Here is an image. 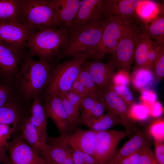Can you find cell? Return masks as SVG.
Listing matches in <instances>:
<instances>
[{
    "label": "cell",
    "mask_w": 164,
    "mask_h": 164,
    "mask_svg": "<svg viewBox=\"0 0 164 164\" xmlns=\"http://www.w3.org/2000/svg\"><path fill=\"white\" fill-rule=\"evenodd\" d=\"M98 100L87 96L84 97L80 108V116L87 113L94 106Z\"/></svg>",
    "instance_id": "40"
},
{
    "label": "cell",
    "mask_w": 164,
    "mask_h": 164,
    "mask_svg": "<svg viewBox=\"0 0 164 164\" xmlns=\"http://www.w3.org/2000/svg\"><path fill=\"white\" fill-rule=\"evenodd\" d=\"M20 0H0V23L20 22Z\"/></svg>",
    "instance_id": "23"
},
{
    "label": "cell",
    "mask_w": 164,
    "mask_h": 164,
    "mask_svg": "<svg viewBox=\"0 0 164 164\" xmlns=\"http://www.w3.org/2000/svg\"><path fill=\"white\" fill-rule=\"evenodd\" d=\"M20 136L35 151L41 155L46 149V144L42 141L36 130L28 118L25 119L20 127Z\"/></svg>",
    "instance_id": "20"
},
{
    "label": "cell",
    "mask_w": 164,
    "mask_h": 164,
    "mask_svg": "<svg viewBox=\"0 0 164 164\" xmlns=\"http://www.w3.org/2000/svg\"><path fill=\"white\" fill-rule=\"evenodd\" d=\"M20 1V22L23 24L36 30L60 27L53 0Z\"/></svg>",
    "instance_id": "4"
},
{
    "label": "cell",
    "mask_w": 164,
    "mask_h": 164,
    "mask_svg": "<svg viewBox=\"0 0 164 164\" xmlns=\"http://www.w3.org/2000/svg\"><path fill=\"white\" fill-rule=\"evenodd\" d=\"M130 77L134 87L141 91L148 89L156 79L153 70L148 67L134 69Z\"/></svg>",
    "instance_id": "22"
},
{
    "label": "cell",
    "mask_w": 164,
    "mask_h": 164,
    "mask_svg": "<svg viewBox=\"0 0 164 164\" xmlns=\"http://www.w3.org/2000/svg\"><path fill=\"white\" fill-rule=\"evenodd\" d=\"M101 1V0H80L78 12L70 29L97 20Z\"/></svg>",
    "instance_id": "19"
},
{
    "label": "cell",
    "mask_w": 164,
    "mask_h": 164,
    "mask_svg": "<svg viewBox=\"0 0 164 164\" xmlns=\"http://www.w3.org/2000/svg\"><path fill=\"white\" fill-rule=\"evenodd\" d=\"M142 31L138 25H128L115 50L110 54L109 63L115 70H124L130 74L135 48Z\"/></svg>",
    "instance_id": "6"
},
{
    "label": "cell",
    "mask_w": 164,
    "mask_h": 164,
    "mask_svg": "<svg viewBox=\"0 0 164 164\" xmlns=\"http://www.w3.org/2000/svg\"><path fill=\"white\" fill-rule=\"evenodd\" d=\"M72 156L74 164H83L84 159V153L77 150H73Z\"/></svg>",
    "instance_id": "47"
},
{
    "label": "cell",
    "mask_w": 164,
    "mask_h": 164,
    "mask_svg": "<svg viewBox=\"0 0 164 164\" xmlns=\"http://www.w3.org/2000/svg\"><path fill=\"white\" fill-rule=\"evenodd\" d=\"M132 133L114 130L97 132L96 144L92 156L98 164H108L116 153L121 141Z\"/></svg>",
    "instance_id": "8"
},
{
    "label": "cell",
    "mask_w": 164,
    "mask_h": 164,
    "mask_svg": "<svg viewBox=\"0 0 164 164\" xmlns=\"http://www.w3.org/2000/svg\"><path fill=\"white\" fill-rule=\"evenodd\" d=\"M118 124H121L118 118L113 114L107 112L97 118L85 124L84 125L96 132L108 130Z\"/></svg>",
    "instance_id": "26"
},
{
    "label": "cell",
    "mask_w": 164,
    "mask_h": 164,
    "mask_svg": "<svg viewBox=\"0 0 164 164\" xmlns=\"http://www.w3.org/2000/svg\"><path fill=\"white\" fill-rule=\"evenodd\" d=\"M19 70L21 88L28 97L38 96L50 81L54 68L50 61L24 55Z\"/></svg>",
    "instance_id": "2"
},
{
    "label": "cell",
    "mask_w": 164,
    "mask_h": 164,
    "mask_svg": "<svg viewBox=\"0 0 164 164\" xmlns=\"http://www.w3.org/2000/svg\"><path fill=\"white\" fill-rule=\"evenodd\" d=\"M42 157L44 159L46 164H57L46 156Z\"/></svg>",
    "instance_id": "51"
},
{
    "label": "cell",
    "mask_w": 164,
    "mask_h": 164,
    "mask_svg": "<svg viewBox=\"0 0 164 164\" xmlns=\"http://www.w3.org/2000/svg\"><path fill=\"white\" fill-rule=\"evenodd\" d=\"M154 43L142 31L139 36L135 50L134 69L148 67L147 55L149 49Z\"/></svg>",
    "instance_id": "24"
},
{
    "label": "cell",
    "mask_w": 164,
    "mask_h": 164,
    "mask_svg": "<svg viewBox=\"0 0 164 164\" xmlns=\"http://www.w3.org/2000/svg\"><path fill=\"white\" fill-rule=\"evenodd\" d=\"M130 74L124 70L116 72L112 78V84L128 87L131 82Z\"/></svg>",
    "instance_id": "37"
},
{
    "label": "cell",
    "mask_w": 164,
    "mask_h": 164,
    "mask_svg": "<svg viewBox=\"0 0 164 164\" xmlns=\"http://www.w3.org/2000/svg\"><path fill=\"white\" fill-rule=\"evenodd\" d=\"M10 125L0 123V148L5 151L6 150L11 134L16 128Z\"/></svg>",
    "instance_id": "35"
},
{
    "label": "cell",
    "mask_w": 164,
    "mask_h": 164,
    "mask_svg": "<svg viewBox=\"0 0 164 164\" xmlns=\"http://www.w3.org/2000/svg\"><path fill=\"white\" fill-rule=\"evenodd\" d=\"M144 0H106L109 11L115 15H120L127 24L138 25L141 19L137 14V9Z\"/></svg>",
    "instance_id": "14"
},
{
    "label": "cell",
    "mask_w": 164,
    "mask_h": 164,
    "mask_svg": "<svg viewBox=\"0 0 164 164\" xmlns=\"http://www.w3.org/2000/svg\"><path fill=\"white\" fill-rule=\"evenodd\" d=\"M146 105L149 109L150 116L155 118L161 116L164 112V108L162 104L158 101Z\"/></svg>",
    "instance_id": "42"
},
{
    "label": "cell",
    "mask_w": 164,
    "mask_h": 164,
    "mask_svg": "<svg viewBox=\"0 0 164 164\" xmlns=\"http://www.w3.org/2000/svg\"><path fill=\"white\" fill-rule=\"evenodd\" d=\"M71 90L84 97L88 96L84 85L78 79L73 84Z\"/></svg>",
    "instance_id": "46"
},
{
    "label": "cell",
    "mask_w": 164,
    "mask_h": 164,
    "mask_svg": "<svg viewBox=\"0 0 164 164\" xmlns=\"http://www.w3.org/2000/svg\"><path fill=\"white\" fill-rule=\"evenodd\" d=\"M77 79L84 85L88 96L100 100V90L87 70L83 65L81 68Z\"/></svg>",
    "instance_id": "28"
},
{
    "label": "cell",
    "mask_w": 164,
    "mask_h": 164,
    "mask_svg": "<svg viewBox=\"0 0 164 164\" xmlns=\"http://www.w3.org/2000/svg\"><path fill=\"white\" fill-rule=\"evenodd\" d=\"M145 142L142 134L138 132L124 145L108 164H119L123 158L139 149Z\"/></svg>",
    "instance_id": "25"
},
{
    "label": "cell",
    "mask_w": 164,
    "mask_h": 164,
    "mask_svg": "<svg viewBox=\"0 0 164 164\" xmlns=\"http://www.w3.org/2000/svg\"><path fill=\"white\" fill-rule=\"evenodd\" d=\"M47 117L44 108L38 96L33 98L30 109L29 121L38 132L42 142L46 143Z\"/></svg>",
    "instance_id": "18"
},
{
    "label": "cell",
    "mask_w": 164,
    "mask_h": 164,
    "mask_svg": "<svg viewBox=\"0 0 164 164\" xmlns=\"http://www.w3.org/2000/svg\"><path fill=\"white\" fill-rule=\"evenodd\" d=\"M36 30L19 22L0 23V43L16 51L24 53L28 38Z\"/></svg>",
    "instance_id": "9"
},
{
    "label": "cell",
    "mask_w": 164,
    "mask_h": 164,
    "mask_svg": "<svg viewBox=\"0 0 164 164\" xmlns=\"http://www.w3.org/2000/svg\"><path fill=\"white\" fill-rule=\"evenodd\" d=\"M164 46L157 45L154 43L149 49L147 55V67L153 70L154 62L162 47Z\"/></svg>",
    "instance_id": "38"
},
{
    "label": "cell",
    "mask_w": 164,
    "mask_h": 164,
    "mask_svg": "<svg viewBox=\"0 0 164 164\" xmlns=\"http://www.w3.org/2000/svg\"><path fill=\"white\" fill-rule=\"evenodd\" d=\"M100 99L104 104L107 112L117 116L126 131L132 133L137 131L135 121L128 116L129 106L111 89L104 91H100Z\"/></svg>",
    "instance_id": "10"
},
{
    "label": "cell",
    "mask_w": 164,
    "mask_h": 164,
    "mask_svg": "<svg viewBox=\"0 0 164 164\" xmlns=\"http://www.w3.org/2000/svg\"><path fill=\"white\" fill-rule=\"evenodd\" d=\"M128 114L132 120L143 121L150 116L148 107L143 103H134L129 107Z\"/></svg>",
    "instance_id": "30"
},
{
    "label": "cell",
    "mask_w": 164,
    "mask_h": 164,
    "mask_svg": "<svg viewBox=\"0 0 164 164\" xmlns=\"http://www.w3.org/2000/svg\"><path fill=\"white\" fill-rule=\"evenodd\" d=\"M68 31L69 36L60 53L66 57H85L94 60L103 32L101 22L94 21Z\"/></svg>",
    "instance_id": "1"
},
{
    "label": "cell",
    "mask_w": 164,
    "mask_h": 164,
    "mask_svg": "<svg viewBox=\"0 0 164 164\" xmlns=\"http://www.w3.org/2000/svg\"><path fill=\"white\" fill-rule=\"evenodd\" d=\"M100 21L103 32L94 60H100L106 54H111L114 51L129 25L123 21L120 15H113L108 14L102 15Z\"/></svg>",
    "instance_id": "7"
},
{
    "label": "cell",
    "mask_w": 164,
    "mask_h": 164,
    "mask_svg": "<svg viewBox=\"0 0 164 164\" xmlns=\"http://www.w3.org/2000/svg\"><path fill=\"white\" fill-rule=\"evenodd\" d=\"M155 158L159 164H164V145L163 142L154 141Z\"/></svg>",
    "instance_id": "45"
},
{
    "label": "cell",
    "mask_w": 164,
    "mask_h": 164,
    "mask_svg": "<svg viewBox=\"0 0 164 164\" xmlns=\"http://www.w3.org/2000/svg\"><path fill=\"white\" fill-rule=\"evenodd\" d=\"M25 54L0 43V76L7 80L11 79L18 71Z\"/></svg>",
    "instance_id": "16"
},
{
    "label": "cell",
    "mask_w": 164,
    "mask_h": 164,
    "mask_svg": "<svg viewBox=\"0 0 164 164\" xmlns=\"http://www.w3.org/2000/svg\"><path fill=\"white\" fill-rule=\"evenodd\" d=\"M4 164H12L11 162V161L9 162H8L5 163Z\"/></svg>",
    "instance_id": "52"
},
{
    "label": "cell",
    "mask_w": 164,
    "mask_h": 164,
    "mask_svg": "<svg viewBox=\"0 0 164 164\" xmlns=\"http://www.w3.org/2000/svg\"><path fill=\"white\" fill-rule=\"evenodd\" d=\"M19 118V110L11 101L0 107V123L12 125L17 128Z\"/></svg>",
    "instance_id": "27"
},
{
    "label": "cell",
    "mask_w": 164,
    "mask_h": 164,
    "mask_svg": "<svg viewBox=\"0 0 164 164\" xmlns=\"http://www.w3.org/2000/svg\"><path fill=\"white\" fill-rule=\"evenodd\" d=\"M69 36L67 30L60 27L36 30L29 36L26 47L32 56L50 61L60 53Z\"/></svg>",
    "instance_id": "3"
},
{
    "label": "cell",
    "mask_w": 164,
    "mask_h": 164,
    "mask_svg": "<svg viewBox=\"0 0 164 164\" xmlns=\"http://www.w3.org/2000/svg\"><path fill=\"white\" fill-rule=\"evenodd\" d=\"M87 59L85 57H73L54 68L47 86V95L60 96L65 94L70 90L78 78L82 66Z\"/></svg>",
    "instance_id": "5"
},
{
    "label": "cell",
    "mask_w": 164,
    "mask_h": 164,
    "mask_svg": "<svg viewBox=\"0 0 164 164\" xmlns=\"http://www.w3.org/2000/svg\"><path fill=\"white\" fill-rule=\"evenodd\" d=\"M139 26L142 32L150 39L156 40L155 43L159 46L164 45V17L158 16L149 22L141 20Z\"/></svg>",
    "instance_id": "21"
},
{
    "label": "cell",
    "mask_w": 164,
    "mask_h": 164,
    "mask_svg": "<svg viewBox=\"0 0 164 164\" xmlns=\"http://www.w3.org/2000/svg\"><path fill=\"white\" fill-rule=\"evenodd\" d=\"M64 95L71 103L77 107L80 110L84 97L71 90Z\"/></svg>",
    "instance_id": "43"
},
{
    "label": "cell",
    "mask_w": 164,
    "mask_h": 164,
    "mask_svg": "<svg viewBox=\"0 0 164 164\" xmlns=\"http://www.w3.org/2000/svg\"><path fill=\"white\" fill-rule=\"evenodd\" d=\"M60 27L67 29L70 28L78 12L79 0H53Z\"/></svg>",
    "instance_id": "17"
},
{
    "label": "cell",
    "mask_w": 164,
    "mask_h": 164,
    "mask_svg": "<svg viewBox=\"0 0 164 164\" xmlns=\"http://www.w3.org/2000/svg\"><path fill=\"white\" fill-rule=\"evenodd\" d=\"M148 131L154 141L163 142L164 140V118H159L152 121Z\"/></svg>",
    "instance_id": "33"
},
{
    "label": "cell",
    "mask_w": 164,
    "mask_h": 164,
    "mask_svg": "<svg viewBox=\"0 0 164 164\" xmlns=\"http://www.w3.org/2000/svg\"><path fill=\"white\" fill-rule=\"evenodd\" d=\"M44 108L47 117L56 125L60 136L71 134L72 130L60 97L55 95H47Z\"/></svg>",
    "instance_id": "12"
},
{
    "label": "cell",
    "mask_w": 164,
    "mask_h": 164,
    "mask_svg": "<svg viewBox=\"0 0 164 164\" xmlns=\"http://www.w3.org/2000/svg\"><path fill=\"white\" fill-rule=\"evenodd\" d=\"M110 89L129 107L135 103V97L128 87L115 85L112 84Z\"/></svg>",
    "instance_id": "32"
},
{
    "label": "cell",
    "mask_w": 164,
    "mask_h": 164,
    "mask_svg": "<svg viewBox=\"0 0 164 164\" xmlns=\"http://www.w3.org/2000/svg\"><path fill=\"white\" fill-rule=\"evenodd\" d=\"M72 153L67 155L62 164H74L72 156Z\"/></svg>",
    "instance_id": "50"
},
{
    "label": "cell",
    "mask_w": 164,
    "mask_h": 164,
    "mask_svg": "<svg viewBox=\"0 0 164 164\" xmlns=\"http://www.w3.org/2000/svg\"><path fill=\"white\" fill-rule=\"evenodd\" d=\"M83 65L100 91L110 89L112 85V78L116 71L109 63L100 60H86Z\"/></svg>",
    "instance_id": "13"
},
{
    "label": "cell",
    "mask_w": 164,
    "mask_h": 164,
    "mask_svg": "<svg viewBox=\"0 0 164 164\" xmlns=\"http://www.w3.org/2000/svg\"><path fill=\"white\" fill-rule=\"evenodd\" d=\"M140 154L139 149L123 158L119 164H138Z\"/></svg>",
    "instance_id": "44"
},
{
    "label": "cell",
    "mask_w": 164,
    "mask_h": 164,
    "mask_svg": "<svg viewBox=\"0 0 164 164\" xmlns=\"http://www.w3.org/2000/svg\"><path fill=\"white\" fill-rule=\"evenodd\" d=\"M59 96L61 100L71 129L73 132L80 124V110L71 103L64 95Z\"/></svg>",
    "instance_id": "29"
},
{
    "label": "cell",
    "mask_w": 164,
    "mask_h": 164,
    "mask_svg": "<svg viewBox=\"0 0 164 164\" xmlns=\"http://www.w3.org/2000/svg\"><path fill=\"white\" fill-rule=\"evenodd\" d=\"M153 70L156 78L160 80L164 77V46L160 50L154 64Z\"/></svg>",
    "instance_id": "36"
},
{
    "label": "cell",
    "mask_w": 164,
    "mask_h": 164,
    "mask_svg": "<svg viewBox=\"0 0 164 164\" xmlns=\"http://www.w3.org/2000/svg\"></svg>",
    "instance_id": "53"
},
{
    "label": "cell",
    "mask_w": 164,
    "mask_h": 164,
    "mask_svg": "<svg viewBox=\"0 0 164 164\" xmlns=\"http://www.w3.org/2000/svg\"><path fill=\"white\" fill-rule=\"evenodd\" d=\"M11 91L8 84L4 82H0V107L10 101Z\"/></svg>",
    "instance_id": "39"
},
{
    "label": "cell",
    "mask_w": 164,
    "mask_h": 164,
    "mask_svg": "<svg viewBox=\"0 0 164 164\" xmlns=\"http://www.w3.org/2000/svg\"><path fill=\"white\" fill-rule=\"evenodd\" d=\"M141 91L140 99L142 103L147 104L157 101V94L153 91L149 89H146Z\"/></svg>",
    "instance_id": "41"
},
{
    "label": "cell",
    "mask_w": 164,
    "mask_h": 164,
    "mask_svg": "<svg viewBox=\"0 0 164 164\" xmlns=\"http://www.w3.org/2000/svg\"><path fill=\"white\" fill-rule=\"evenodd\" d=\"M10 161L9 156L6 153V151L0 148V164H4Z\"/></svg>",
    "instance_id": "48"
},
{
    "label": "cell",
    "mask_w": 164,
    "mask_h": 164,
    "mask_svg": "<svg viewBox=\"0 0 164 164\" xmlns=\"http://www.w3.org/2000/svg\"><path fill=\"white\" fill-rule=\"evenodd\" d=\"M96 134L97 132L91 130L77 128L70 135L61 137L73 150H79L92 156L95 147Z\"/></svg>",
    "instance_id": "15"
},
{
    "label": "cell",
    "mask_w": 164,
    "mask_h": 164,
    "mask_svg": "<svg viewBox=\"0 0 164 164\" xmlns=\"http://www.w3.org/2000/svg\"><path fill=\"white\" fill-rule=\"evenodd\" d=\"M105 110L103 103L100 100H97L93 107L87 113L80 116V124L84 125L97 118L103 114Z\"/></svg>",
    "instance_id": "31"
},
{
    "label": "cell",
    "mask_w": 164,
    "mask_h": 164,
    "mask_svg": "<svg viewBox=\"0 0 164 164\" xmlns=\"http://www.w3.org/2000/svg\"><path fill=\"white\" fill-rule=\"evenodd\" d=\"M12 164H46L43 158L20 136L9 142L6 150Z\"/></svg>",
    "instance_id": "11"
},
{
    "label": "cell",
    "mask_w": 164,
    "mask_h": 164,
    "mask_svg": "<svg viewBox=\"0 0 164 164\" xmlns=\"http://www.w3.org/2000/svg\"><path fill=\"white\" fill-rule=\"evenodd\" d=\"M140 156L138 164H159L154 154L146 143L140 149Z\"/></svg>",
    "instance_id": "34"
},
{
    "label": "cell",
    "mask_w": 164,
    "mask_h": 164,
    "mask_svg": "<svg viewBox=\"0 0 164 164\" xmlns=\"http://www.w3.org/2000/svg\"><path fill=\"white\" fill-rule=\"evenodd\" d=\"M84 159L83 164H98L97 162L91 155L84 153Z\"/></svg>",
    "instance_id": "49"
}]
</instances>
